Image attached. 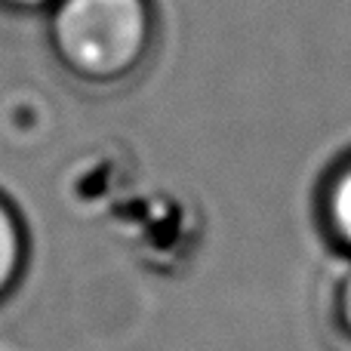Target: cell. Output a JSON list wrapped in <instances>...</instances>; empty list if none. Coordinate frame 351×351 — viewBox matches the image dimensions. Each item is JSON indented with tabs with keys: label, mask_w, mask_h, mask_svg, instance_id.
<instances>
[{
	"label": "cell",
	"mask_w": 351,
	"mask_h": 351,
	"mask_svg": "<svg viewBox=\"0 0 351 351\" xmlns=\"http://www.w3.org/2000/svg\"><path fill=\"white\" fill-rule=\"evenodd\" d=\"M43 37L56 68L90 93H117L148 71L160 40L154 0H53Z\"/></svg>",
	"instance_id": "obj_1"
},
{
	"label": "cell",
	"mask_w": 351,
	"mask_h": 351,
	"mask_svg": "<svg viewBox=\"0 0 351 351\" xmlns=\"http://www.w3.org/2000/svg\"><path fill=\"white\" fill-rule=\"evenodd\" d=\"M31 259V237L25 216L12 204L10 194L0 191V302L16 293L28 271Z\"/></svg>",
	"instance_id": "obj_2"
},
{
	"label": "cell",
	"mask_w": 351,
	"mask_h": 351,
	"mask_svg": "<svg viewBox=\"0 0 351 351\" xmlns=\"http://www.w3.org/2000/svg\"><path fill=\"white\" fill-rule=\"evenodd\" d=\"M53 0H0V12L6 16H43Z\"/></svg>",
	"instance_id": "obj_5"
},
{
	"label": "cell",
	"mask_w": 351,
	"mask_h": 351,
	"mask_svg": "<svg viewBox=\"0 0 351 351\" xmlns=\"http://www.w3.org/2000/svg\"><path fill=\"white\" fill-rule=\"evenodd\" d=\"M321 216L333 243L351 256V158L342 160L324 182Z\"/></svg>",
	"instance_id": "obj_3"
},
{
	"label": "cell",
	"mask_w": 351,
	"mask_h": 351,
	"mask_svg": "<svg viewBox=\"0 0 351 351\" xmlns=\"http://www.w3.org/2000/svg\"><path fill=\"white\" fill-rule=\"evenodd\" d=\"M336 324L351 339V274H346V280L336 290Z\"/></svg>",
	"instance_id": "obj_4"
}]
</instances>
